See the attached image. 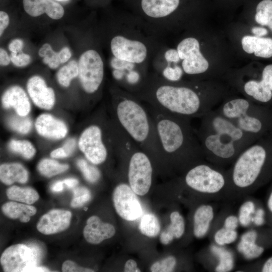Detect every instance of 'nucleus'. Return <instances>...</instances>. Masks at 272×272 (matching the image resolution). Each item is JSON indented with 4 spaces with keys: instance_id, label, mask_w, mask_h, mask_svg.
Segmentation results:
<instances>
[{
    "instance_id": "nucleus-1",
    "label": "nucleus",
    "mask_w": 272,
    "mask_h": 272,
    "mask_svg": "<svg viewBox=\"0 0 272 272\" xmlns=\"http://www.w3.org/2000/svg\"><path fill=\"white\" fill-rule=\"evenodd\" d=\"M110 41V64L117 86L134 95L146 83L149 67L164 43L142 20L119 22Z\"/></svg>"
},
{
    "instance_id": "nucleus-2",
    "label": "nucleus",
    "mask_w": 272,
    "mask_h": 272,
    "mask_svg": "<svg viewBox=\"0 0 272 272\" xmlns=\"http://www.w3.org/2000/svg\"><path fill=\"white\" fill-rule=\"evenodd\" d=\"M196 82H170L150 73L135 95L147 104L163 111L187 117L201 118L217 107L225 98L219 92H208Z\"/></svg>"
},
{
    "instance_id": "nucleus-3",
    "label": "nucleus",
    "mask_w": 272,
    "mask_h": 272,
    "mask_svg": "<svg viewBox=\"0 0 272 272\" xmlns=\"http://www.w3.org/2000/svg\"><path fill=\"white\" fill-rule=\"evenodd\" d=\"M166 163L186 171L205 161L190 118L169 113L148 104Z\"/></svg>"
},
{
    "instance_id": "nucleus-4",
    "label": "nucleus",
    "mask_w": 272,
    "mask_h": 272,
    "mask_svg": "<svg viewBox=\"0 0 272 272\" xmlns=\"http://www.w3.org/2000/svg\"><path fill=\"white\" fill-rule=\"evenodd\" d=\"M200 118L196 133L205 159L219 167L231 165L245 149L258 140L215 109Z\"/></svg>"
},
{
    "instance_id": "nucleus-5",
    "label": "nucleus",
    "mask_w": 272,
    "mask_h": 272,
    "mask_svg": "<svg viewBox=\"0 0 272 272\" xmlns=\"http://www.w3.org/2000/svg\"><path fill=\"white\" fill-rule=\"evenodd\" d=\"M112 96L114 119L121 128L153 163H166L153 119L143 101L117 86Z\"/></svg>"
},
{
    "instance_id": "nucleus-6",
    "label": "nucleus",
    "mask_w": 272,
    "mask_h": 272,
    "mask_svg": "<svg viewBox=\"0 0 272 272\" xmlns=\"http://www.w3.org/2000/svg\"><path fill=\"white\" fill-rule=\"evenodd\" d=\"M227 195L241 196L272 177V130L245 149L227 170Z\"/></svg>"
},
{
    "instance_id": "nucleus-7",
    "label": "nucleus",
    "mask_w": 272,
    "mask_h": 272,
    "mask_svg": "<svg viewBox=\"0 0 272 272\" xmlns=\"http://www.w3.org/2000/svg\"><path fill=\"white\" fill-rule=\"evenodd\" d=\"M111 129L114 150L126 164L128 184L137 195L143 196L149 192L152 185L153 163L115 119Z\"/></svg>"
},
{
    "instance_id": "nucleus-8",
    "label": "nucleus",
    "mask_w": 272,
    "mask_h": 272,
    "mask_svg": "<svg viewBox=\"0 0 272 272\" xmlns=\"http://www.w3.org/2000/svg\"><path fill=\"white\" fill-rule=\"evenodd\" d=\"M215 109L241 130L258 139L272 130V107L247 98H225Z\"/></svg>"
},
{
    "instance_id": "nucleus-9",
    "label": "nucleus",
    "mask_w": 272,
    "mask_h": 272,
    "mask_svg": "<svg viewBox=\"0 0 272 272\" xmlns=\"http://www.w3.org/2000/svg\"><path fill=\"white\" fill-rule=\"evenodd\" d=\"M183 182L190 189L208 197L227 194V171L223 167L204 161L196 164L184 173Z\"/></svg>"
},
{
    "instance_id": "nucleus-10",
    "label": "nucleus",
    "mask_w": 272,
    "mask_h": 272,
    "mask_svg": "<svg viewBox=\"0 0 272 272\" xmlns=\"http://www.w3.org/2000/svg\"><path fill=\"white\" fill-rule=\"evenodd\" d=\"M79 77L84 91L94 95L100 89L104 79V65L99 52L90 49L80 56L79 62Z\"/></svg>"
},
{
    "instance_id": "nucleus-11",
    "label": "nucleus",
    "mask_w": 272,
    "mask_h": 272,
    "mask_svg": "<svg viewBox=\"0 0 272 272\" xmlns=\"http://www.w3.org/2000/svg\"><path fill=\"white\" fill-rule=\"evenodd\" d=\"M40 254L36 248L25 244L12 245L2 254L0 261L6 272H29L38 266Z\"/></svg>"
},
{
    "instance_id": "nucleus-12",
    "label": "nucleus",
    "mask_w": 272,
    "mask_h": 272,
    "mask_svg": "<svg viewBox=\"0 0 272 272\" xmlns=\"http://www.w3.org/2000/svg\"><path fill=\"white\" fill-rule=\"evenodd\" d=\"M102 127L98 123H92L81 133L79 141L80 150L92 164L104 163L108 159L109 149L104 138Z\"/></svg>"
},
{
    "instance_id": "nucleus-13",
    "label": "nucleus",
    "mask_w": 272,
    "mask_h": 272,
    "mask_svg": "<svg viewBox=\"0 0 272 272\" xmlns=\"http://www.w3.org/2000/svg\"><path fill=\"white\" fill-rule=\"evenodd\" d=\"M176 49L180 60H182L181 67L184 74L195 76L208 71L209 62L200 52L199 42L196 38L188 37L183 39Z\"/></svg>"
},
{
    "instance_id": "nucleus-14",
    "label": "nucleus",
    "mask_w": 272,
    "mask_h": 272,
    "mask_svg": "<svg viewBox=\"0 0 272 272\" xmlns=\"http://www.w3.org/2000/svg\"><path fill=\"white\" fill-rule=\"evenodd\" d=\"M179 4L180 0H141V7L145 16L142 20L161 37L166 20L177 10Z\"/></svg>"
},
{
    "instance_id": "nucleus-15",
    "label": "nucleus",
    "mask_w": 272,
    "mask_h": 272,
    "mask_svg": "<svg viewBox=\"0 0 272 272\" xmlns=\"http://www.w3.org/2000/svg\"><path fill=\"white\" fill-rule=\"evenodd\" d=\"M112 198L116 213L123 219L133 221L142 216L140 200L129 184L123 182L118 184L114 189Z\"/></svg>"
},
{
    "instance_id": "nucleus-16",
    "label": "nucleus",
    "mask_w": 272,
    "mask_h": 272,
    "mask_svg": "<svg viewBox=\"0 0 272 272\" xmlns=\"http://www.w3.org/2000/svg\"><path fill=\"white\" fill-rule=\"evenodd\" d=\"M242 89L247 98L272 107V64L264 66L259 79H249L245 81Z\"/></svg>"
},
{
    "instance_id": "nucleus-17",
    "label": "nucleus",
    "mask_w": 272,
    "mask_h": 272,
    "mask_svg": "<svg viewBox=\"0 0 272 272\" xmlns=\"http://www.w3.org/2000/svg\"><path fill=\"white\" fill-rule=\"evenodd\" d=\"M27 90L33 102L38 107L49 110L54 106V90L47 87L44 80L40 76H34L28 80Z\"/></svg>"
},
{
    "instance_id": "nucleus-18",
    "label": "nucleus",
    "mask_w": 272,
    "mask_h": 272,
    "mask_svg": "<svg viewBox=\"0 0 272 272\" xmlns=\"http://www.w3.org/2000/svg\"><path fill=\"white\" fill-rule=\"evenodd\" d=\"M72 213L69 211L55 209L43 215L37 224L39 232L51 235L66 230L70 226Z\"/></svg>"
},
{
    "instance_id": "nucleus-19",
    "label": "nucleus",
    "mask_w": 272,
    "mask_h": 272,
    "mask_svg": "<svg viewBox=\"0 0 272 272\" xmlns=\"http://www.w3.org/2000/svg\"><path fill=\"white\" fill-rule=\"evenodd\" d=\"M115 229L111 224L103 222L96 216L89 218L83 230L85 240L89 243L98 244L103 241L112 237Z\"/></svg>"
},
{
    "instance_id": "nucleus-20",
    "label": "nucleus",
    "mask_w": 272,
    "mask_h": 272,
    "mask_svg": "<svg viewBox=\"0 0 272 272\" xmlns=\"http://www.w3.org/2000/svg\"><path fill=\"white\" fill-rule=\"evenodd\" d=\"M35 126L40 135L48 139H61L67 133V127L63 121L47 113L40 115Z\"/></svg>"
},
{
    "instance_id": "nucleus-21",
    "label": "nucleus",
    "mask_w": 272,
    "mask_h": 272,
    "mask_svg": "<svg viewBox=\"0 0 272 272\" xmlns=\"http://www.w3.org/2000/svg\"><path fill=\"white\" fill-rule=\"evenodd\" d=\"M25 11L36 17L45 13L53 20L61 18L64 13L63 7L53 0H23Z\"/></svg>"
},
{
    "instance_id": "nucleus-22",
    "label": "nucleus",
    "mask_w": 272,
    "mask_h": 272,
    "mask_svg": "<svg viewBox=\"0 0 272 272\" xmlns=\"http://www.w3.org/2000/svg\"><path fill=\"white\" fill-rule=\"evenodd\" d=\"M2 103L4 108H13L17 115L20 116H27L31 110L29 98L23 89L19 86L8 88L2 96Z\"/></svg>"
},
{
    "instance_id": "nucleus-23",
    "label": "nucleus",
    "mask_w": 272,
    "mask_h": 272,
    "mask_svg": "<svg viewBox=\"0 0 272 272\" xmlns=\"http://www.w3.org/2000/svg\"><path fill=\"white\" fill-rule=\"evenodd\" d=\"M242 48L247 53H254L257 57L272 56V38L246 35L241 40Z\"/></svg>"
},
{
    "instance_id": "nucleus-24",
    "label": "nucleus",
    "mask_w": 272,
    "mask_h": 272,
    "mask_svg": "<svg viewBox=\"0 0 272 272\" xmlns=\"http://www.w3.org/2000/svg\"><path fill=\"white\" fill-rule=\"evenodd\" d=\"M214 218V211L210 205L203 204L197 208L193 215V232L196 238L205 237Z\"/></svg>"
},
{
    "instance_id": "nucleus-25",
    "label": "nucleus",
    "mask_w": 272,
    "mask_h": 272,
    "mask_svg": "<svg viewBox=\"0 0 272 272\" xmlns=\"http://www.w3.org/2000/svg\"><path fill=\"white\" fill-rule=\"evenodd\" d=\"M257 233L251 230L243 234L237 244L239 252L247 259H252L259 257L264 252V248L256 244Z\"/></svg>"
},
{
    "instance_id": "nucleus-26",
    "label": "nucleus",
    "mask_w": 272,
    "mask_h": 272,
    "mask_svg": "<svg viewBox=\"0 0 272 272\" xmlns=\"http://www.w3.org/2000/svg\"><path fill=\"white\" fill-rule=\"evenodd\" d=\"M28 177V171L20 163H5L0 166V179L5 184L11 185L15 182L25 183Z\"/></svg>"
},
{
    "instance_id": "nucleus-27",
    "label": "nucleus",
    "mask_w": 272,
    "mask_h": 272,
    "mask_svg": "<svg viewBox=\"0 0 272 272\" xmlns=\"http://www.w3.org/2000/svg\"><path fill=\"white\" fill-rule=\"evenodd\" d=\"M169 225L161 233L160 241L163 245H168L174 239H179L185 231V221L183 216L177 211L171 213Z\"/></svg>"
},
{
    "instance_id": "nucleus-28",
    "label": "nucleus",
    "mask_w": 272,
    "mask_h": 272,
    "mask_svg": "<svg viewBox=\"0 0 272 272\" xmlns=\"http://www.w3.org/2000/svg\"><path fill=\"white\" fill-rule=\"evenodd\" d=\"M3 213L5 216L12 219H19L22 223H27L30 217L34 215L36 209L30 205L23 204L15 201L6 202L2 207Z\"/></svg>"
},
{
    "instance_id": "nucleus-29",
    "label": "nucleus",
    "mask_w": 272,
    "mask_h": 272,
    "mask_svg": "<svg viewBox=\"0 0 272 272\" xmlns=\"http://www.w3.org/2000/svg\"><path fill=\"white\" fill-rule=\"evenodd\" d=\"M7 197L11 200L31 205L39 197L37 192L29 187H21L14 185L6 191Z\"/></svg>"
},
{
    "instance_id": "nucleus-30",
    "label": "nucleus",
    "mask_w": 272,
    "mask_h": 272,
    "mask_svg": "<svg viewBox=\"0 0 272 272\" xmlns=\"http://www.w3.org/2000/svg\"><path fill=\"white\" fill-rule=\"evenodd\" d=\"M211 250L218 258V263L215 268V271L228 272L233 269L234 256L230 250L215 245L211 247Z\"/></svg>"
},
{
    "instance_id": "nucleus-31",
    "label": "nucleus",
    "mask_w": 272,
    "mask_h": 272,
    "mask_svg": "<svg viewBox=\"0 0 272 272\" xmlns=\"http://www.w3.org/2000/svg\"><path fill=\"white\" fill-rule=\"evenodd\" d=\"M139 229L143 235L149 237H155L160 233V223L154 214L146 213L141 219Z\"/></svg>"
},
{
    "instance_id": "nucleus-32",
    "label": "nucleus",
    "mask_w": 272,
    "mask_h": 272,
    "mask_svg": "<svg viewBox=\"0 0 272 272\" xmlns=\"http://www.w3.org/2000/svg\"><path fill=\"white\" fill-rule=\"evenodd\" d=\"M255 21L261 26H266L272 31V0H262L256 8Z\"/></svg>"
},
{
    "instance_id": "nucleus-33",
    "label": "nucleus",
    "mask_w": 272,
    "mask_h": 272,
    "mask_svg": "<svg viewBox=\"0 0 272 272\" xmlns=\"http://www.w3.org/2000/svg\"><path fill=\"white\" fill-rule=\"evenodd\" d=\"M69 168L67 164H60L57 161L44 159L38 165L39 172L43 176L51 177L67 170Z\"/></svg>"
},
{
    "instance_id": "nucleus-34",
    "label": "nucleus",
    "mask_w": 272,
    "mask_h": 272,
    "mask_svg": "<svg viewBox=\"0 0 272 272\" xmlns=\"http://www.w3.org/2000/svg\"><path fill=\"white\" fill-rule=\"evenodd\" d=\"M78 76V62L75 60H72L59 70L56 77L57 81L60 85L64 87H68L72 80Z\"/></svg>"
},
{
    "instance_id": "nucleus-35",
    "label": "nucleus",
    "mask_w": 272,
    "mask_h": 272,
    "mask_svg": "<svg viewBox=\"0 0 272 272\" xmlns=\"http://www.w3.org/2000/svg\"><path fill=\"white\" fill-rule=\"evenodd\" d=\"M38 55L43 57V62L51 69L57 68L61 63L59 52L54 51L49 43H46L40 47Z\"/></svg>"
},
{
    "instance_id": "nucleus-36",
    "label": "nucleus",
    "mask_w": 272,
    "mask_h": 272,
    "mask_svg": "<svg viewBox=\"0 0 272 272\" xmlns=\"http://www.w3.org/2000/svg\"><path fill=\"white\" fill-rule=\"evenodd\" d=\"M9 148L12 152L21 155L27 159L32 158L36 153L34 147L26 140H12L9 144Z\"/></svg>"
},
{
    "instance_id": "nucleus-37",
    "label": "nucleus",
    "mask_w": 272,
    "mask_h": 272,
    "mask_svg": "<svg viewBox=\"0 0 272 272\" xmlns=\"http://www.w3.org/2000/svg\"><path fill=\"white\" fill-rule=\"evenodd\" d=\"M7 124L11 129L22 134L28 133L32 127V121L29 117L19 115L9 117Z\"/></svg>"
},
{
    "instance_id": "nucleus-38",
    "label": "nucleus",
    "mask_w": 272,
    "mask_h": 272,
    "mask_svg": "<svg viewBox=\"0 0 272 272\" xmlns=\"http://www.w3.org/2000/svg\"><path fill=\"white\" fill-rule=\"evenodd\" d=\"M77 165L85 178L89 182L94 183L100 179L101 173L95 165L90 164L85 160L80 159L77 161Z\"/></svg>"
},
{
    "instance_id": "nucleus-39",
    "label": "nucleus",
    "mask_w": 272,
    "mask_h": 272,
    "mask_svg": "<svg viewBox=\"0 0 272 272\" xmlns=\"http://www.w3.org/2000/svg\"><path fill=\"white\" fill-rule=\"evenodd\" d=\"M255 210V204L251 200H246L242 204L238 217L239 223L242 226L247 227L252 223V218Z\"/></svg>"
},
{
    "instance_id": "nucleus-40",
    "label": "nucleus",
    "mask_w": 272,
    "mask_h": 272,
    "mask_svg": "<svg viewBox=\"0 0 272 272\" xmlns=\"http://www.w3.org/2000/svg\"><path fill=\"white\" fill-rule=\"evenodd\" d=\"M236 230L229 229L224 227L218 230L214 235V240L217 245L223 246L234 242L237 238Z\"/></svg>"
},
{
    "instance_id": "nucleus-41",
    "label": "nucleus",
    "mask_w": 272,
    "mask_h": 272,
    "mask_svg": "<svg viewBox=\"0 0 272 272\" xmlns=\"http://www.w3.org/2000/svg\"><path fill=\"white\" fill-rule=\"evenodd\" d=\"M176 264V258L171 255L154 262L150 270L152 272H171L175 269Z\"/></svg>"
},
{
    "instance_id": "nucleus-42",
    "label": "nucleus",
    "mask_w": 272,
    "mask_h": 272,
    "mask_svg": "<svg viewBox=\"0 0 272 272\" xmlns=\"http://www.w3.org/2000/svg\"><path fill=\"white\" fill-rule=\"evenodd\" d=\"M10 58L13 63L18 67L26 66L29 64L31 61V56L23 52L18 53L11 52Z\"/></svg>"
},
{
    "instance_id": "nucleus-43",
    "label": "nucleus",
    "mask_w": 272,
    "mask_h": 272,
    "mask_svg": "<svg viewBox=\"0 0 272 272\" xmlns=\"http://www.w3.org/2000/svg\"><path fill=\"white\" fill-rule=\"evenodd\" d=\"M63 272H93L94 270L79 266L75 262L71 260L65 261L61 267Z\"/></svg>"
},
{
    "instance_id": "nucleus-44",
    "label": "nucleus",
    "mask_w": 272,
    "mask_h": 272,
    "mask_svg": "<svg viewBox=\"0 0 272 272\" xmlns=\"http://www.w3.org/2000/svg\"><path fill=\"white\" fill-rule=\"evenodd\" d=\"M91 198V192L77 196H74L71 201V206L73 208L81 207L85 203L89 201Z\"/></svg>"
},
{
    "instance_id": "nucleus-45",
    "label": "nucleus",
    "mask_w": 272,
    "mask_h": 272,
    "mask_svg": "<svg viewBox=\"0 0 272 272\" xmlns=\"http://www.w3.org/2000/svg\"><path fill=\"white\" fill-rule=\"evenodd\" d=\"M264 211L262 208H258L255 210L252 218V223L257 226H262L265 222L264 216Z\"/></svg>"
},
{
    "instance_id": "nucleus-46",
    "label": "nucleus",
    "mask_w": 272,
    "mask_h": 272,
    "mask_svg": "<svg viewBox=\"0 0 272 272\" xmlns=\"http://www.w3.org/2000/svg\"><path fill=\"white\" fill-rule=\"evenodd\" d=\"M239 223L238 218L234 215H229L227 217L224 222L225 228L229 229L236 230Z\"/></svg>"
},
{
    "instance_id": "nucleus-47",
    "label": "nucleus",
    "mask_w": 272,
    "mask_h": 272,
    "mask_svg": "<svg viewBox=\"0 0 272 272\" xmlns=\"http://www.w3.org/2000/svg\"><path fill=\"white\" fill-rule=\"evenodd\" d=\"M24 47V42L21 39H15L10 42L9 49L11 52L20 53Z\"/></svg>"
},
{
    "instance_id": "nucleus-48",
    "label": "nucleus",
    "mask_w": 272,
    "mask_h": 272,
    "mask_svg": "<svg viewBox=\"0 0 272 272\" xmlns=\"http://www.w3.org/2000/svg\"><path fill=\"white\" fill-rule=\"evenodd\" d=\"M10 22L9 16L8 14L4 11L0 12V36L1 37L8 27Z\"/></svg>"
},
{
    "instance_id": "nucleus-49",
    "label": "nucleus",
    "mask_w": 272,
    "mask_h": 272,
    "mask_svg": "<svg viewBox=\"0 0 272 272\" xmlns=\"http://www.w3.org/2000/svg\"><path fill=\"white\" fill-rule=\"evenodd\" d=\"M125 272H139L141 270L138 267L135 261L133 259H128L126 261L124 266Z\"/></svg>"
},
{
    "instance_id": "nucleus-50",
    "label": "nucleus",
    "mask_w": 272,
    "mask_h": 272,
    "mask_svg": "<svg viewBox=\"0 0 272 272\" xmlns=\"http://www.w3.org/2000/svg\"><path fill=\"white\" fill-rule=\"evenodd\" d=\"M59 56L61 63L67 61L72 56V53L67 47H64L59 52Z\"/></svg>"
},
{
    "instance_id": "nucleus-51",
    "label": "nucleus",
    "mask_w": 272,
    "mask_h": 272,
    "mask_svg": "<svg viewBox=\"0 0 272 272\" xmlns=\"http://www.w3.org/2000/svg\"><path fill=\"white\" fill-rule=\"evenodd\" d=\"M75 145V140L74 139H69L63 146V148L64 149L69 156H70L74 152Z\"/></svg>"
},
{
    "instance_id": "nucleus-52",
    "label": "nucleus",
    "mask_w": 272,
    "mask_h": 272,
    "mask_svg": "<svg viewBox=\"0 0 272 272\" xmlns=\"http://www.w3.org/2000/svg\"><path fill=\"white\" fill-rule=\"evenodd\" d=\"M11 61L10 56H9L7 51L3 48L0 49V64L1 65L7 66L9 65Z\"/></svg>"
},
{
    "instance_id": "nucleus-53",
    "label": "nucleus",
    "mask_w": 272,
    "mask_h": 272,
    "mask_svg": "<svg viewBox=\"0 0 272 272\" xmlns=\"http://www.w3.org/2000/svg\"><path fill=\"white\" fill-rule=\"evenodd\" d=\"M50 156L54 158H63L69 157L63 147H60L52 151L50 153Z\"/></svg>"
},
{
    "instance_id": "nucleus-54",
    "label": "nucleus",
    "mask_w": 272,
    "mask_h": 272,
    "mask_svg": "<svg viewBox=\"0 0 272 272\" xmlns=\"http://www.w3.org/2000/svg\"><path fill=\"white\" fill-rule=\"evenodd\" d=\"M251 30L252 32L258 37L266 35L268 33L267 30L265 28L261 27H253Z\"/></svg>"
},
{
    "instance_id": "nucleus-55",
    "label": "nucleus",
    "mask_w": 272,
    "mask_h": 272,
    "mask_svg": "<svg viewBox=\"0 0 272 272\" xmlns=\"http://www.w3.org/2000/svg\"><path fill=\"white\" fill-rule=\"evenodd\" d=\"M63 182L62 180L57 181L51 186V190L55 192L61 191L63 189Z\"/></svg>"
},
{
    "instance_id": "nucleus-56",
    "label": "nucleus",
    "mask_w": 272,
    "mask_h": 272,
    "mask_svg": "<svg viewBox=\"0 0 272 272\" xmlns=\"http://www.w3.org/2000/svg\"><path fill=\"white\" fill-rule=\"evenodd\" d=\"M261 271L272 272V256L267 259L263 264Z\"/></svg>"
},
{
    "instance_id": "nucleus-57",
    "label": "nucleus",
    "mask_w": 272,
    "mask_h": 272,
    "mask_svg": "<svg viewBox=\"0 0 272 272\" xmlns=\"http://www.w3.org/2000/svg\"><path fill=\"white\" fill-rule=\"evenodd\" d=\"M68 188H73L78 184V180L73 178H66L62 180Z\"/></svg>"
},
{
    "instance_id": "nucleus-58",
    "label": "nucleus",
    "mask_w": 272,
    "mask_h": 272,
    "mask_svg": "<svg viewBox=\"0 0 272 272\" xmlns=\"http://www.w3.org/2000/svg\"><path fill=\"white\" fill-rule=\"evenodd\" d=\"M32 271H49V270L45 267L38 266L35 267Z\"/></svg>"
},
{
    "instance_id": "nucleus-59",
    "label": "nucleus",
    "mask_w": 272,
    "mask_h": 272,
    "mask_svg": "<svg viewBox=\"0 0 272 272\" xmlns=\"http://www.w3.org/2000/svg\"><path fill=\"white\" fill-rule=\"evenodd\" d=\"M57 1H66V0H57Z\"/></svg>"
}]
</instances>
